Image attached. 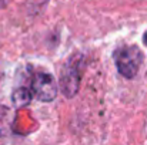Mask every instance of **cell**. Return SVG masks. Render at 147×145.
I'll list each match as a JSON object with an SVG mask.
<instances>
[{"mask_svg":"<svg viewBox=\"0 0 147 145\" xmlns=\"http://www.w3.org/2000/svg\"><path fill=\"white\" fill-rule=\"evenodd\" d=\"M114 61L123 77L133 78L137 76L143 63V53L137 46H123L116 50Z\"/></svg>","mask_w":147,"mask_h":145,"instance_id":"1","label":"cell"},{"mask_svg":"<svg viewBox=\"0 0 147 145\" xmlns=\"http://www.w3.org/2000/svg\"><path fill=\"white\" fill-rule=\"evenodd\" d=\"M30 90L39 101L50 102L57 96V83L51 74L45 71H37L32 78Z\"/></svg>","mask_w":147,"mask_h":145,"instance_id":"2","label":"cell"},{"mask_svg":"<svg viewBox=\"0 0 147 145\" xmlns=\"http://www.w3.org/2000/svg\"><path fill=\"white\" fill-rule=\"evenodd\" d=\"M76 60H77V57H73L67 61V64L61 70V76L59 80V86L66 97H73L79 90V84H80L79 67H80V64L76 63Z\"/></svg>","mask_w":147,"mask_h":145,"instance_id":"3","label":"cell"},{"mask_svg":"<svg viewBox=\"0 0 147 145\" xmlns=\"http://www.w3.org/2000/svg\"><path fill=\"white\" fill-rule=\"evenodd\" d=\"M13 121H14V115L11 110L9 107L0 105V144L7 141L9 137L11 135Z\"/></svg>","mask_w":147,"mask_h":145,"instance_id":"4","label":"cell"},{"mask_svg":"<svg viewBox=\"0 0 147 145\" xmlns=\"http://www.w3.org/2000/svg\"><path fill=\"white\" fill-rule=\"evenodd\" d=\"M32 97H33V93L32 90L26 88V87H19L13 91L11 94V100L14 102V105L17 108H22L24 105H27L30 101H32Z\"/></svg>","mask_w":147,"mask_h":145,"instance_id":"5","label":"cell"},{"mask_svg":"<svg viewBox=\"0 0 147 145\" xmlns=\"http://www.w3.org/2000/svg\"><path fill=\"white\" fill-rule=\"evenodd\" d=\"M9 1H10V0H0V9H1V7H4Z\"/></svg>","mask_w":147,"mask_h":145,"instance_id":"6","label":"cell"},{"mask_svg":"<svg viewBox=\"0 0 147 145\" xmlns=\"http://www.w3.org/2000/svg\"><path fill=\"white\" fill-rule=\"evenodd\" d=\"M143 41H144V44H147V31L144 33V36H143Z\"/></svg>","mask_w":147,"mask_h":145,"instance_id":"7","label":"cell"}]
</instances>
